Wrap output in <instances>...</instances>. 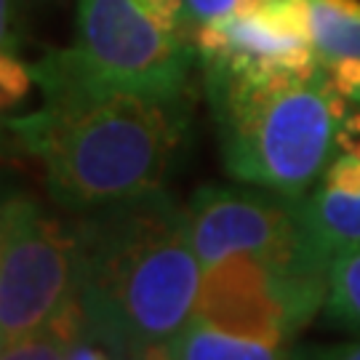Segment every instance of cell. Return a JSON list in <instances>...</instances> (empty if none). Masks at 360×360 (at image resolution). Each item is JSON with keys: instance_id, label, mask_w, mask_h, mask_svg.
I'll use <instances>...</instances> for the list:
<instances>
[{"instance_id": "cell-1", "label": "cell", "mask_w": 360, "mask_h": 360, "mask_svg": "<svg viewBox=\"0 0 360 360\" xmlns=\"http://www.w3.org/2000/svg\"><path fill=\"white\" fill-rule=\"evenodd\" d=\"M30 70L43 104L6 129L40 163L56 206L83 214L166 184L190 134V94L102 86L53 51Z\"/></svg>"}, {"instance_id": "cell-22", "label": "cell", "mask_w": 360, "mask_h": 360, "mask_svg": "<svg viewBox=\"0 0 360 360\" xmlns=\"http://www.w3.org/2000/svg\"><path fill=\"white\" fill-rule=\"evenodd\" d=\"M3 342H6V336H3V331H0V347H3Z\"/></svg>"}, {"instance_id": "cell-12", "label": "cell", "mask_w": 360, "mask_h": 360, "mask_svg": "<svg viewBox=\"0 0 360 360\" xmlns=\"http://www.w3.org/2000/svg\"><path fill=\"white\" fill-rule=\"evenodd\" d=\"M43 328H46L56 342H62V345L70 349L89 339V315H86V307H83V302H80L77 288L72 294H67L65 299L56 304V309L49 315V321L43 323Z\"/></svg>"}, {"instance_id": "cell-5", "label": "cell", "mask_w": 360, "mask_h": 360, "mask_svg": "<svg viewBox=\"0 0 360 360\" xmlns=\"http://www.w3.org/2000/svg\"><path fill=\"white\" fill-rule=\"evenodd\" d=\"M328 272L238 254L206 267L193 318L219 331L288 347L323 309Z\"/></svg>"}, {"instance_id": "cell-2", "label": "cell", "mask_w": 360, "mask_h": 360, "mask_svg": "<svg viewBox=\"0 0 360 360\" xmlns=\"http://www.w3.org/2000/svg\"><path fill=\"white\" fill-rule=\"evenodd\" d=\"M77 294L89 339L112 360L168 342L200 288L187 214L160 187L77 214Z\"/></svg>"}, {"instance_id": "cell-9", "label": "cell", "mask_w": 360, "mask_h": 360, "mask_svg": "<svg viewBox=\"0 0 360 360\" xmlns=\"http://www.w3.org/2000/svg\"><path fill=\"white\" fill-rule=\"evenodd\" d=\"M168 347L174 360H291V352L285 347L224 334L195 318L168 339Z\"/></svg>"}, {"instance_id": "cell-19", "label": "cell", "mask_w": 360, "mask_h": 360, "mask_svg": "<svg viewBox=\"0 0 360 360\" xmlns=\"http://www.w3.org/2000/svg\"><path fill=\"white\" fill-rule=\"evenodd\" d=\"M326 70L339 94H345L347 99H352L360 91V59H336V62H328Z\"/></svg>"}, {"instance_id": "cell-13", "label": "cell", "mask_w": 360, "mask_h": 360, "mask_svg": "<svg viewBox=\"0 0 360 360\" xmlns=\"http://www.w3.org/2000/svg\"><path fill=\"white\" fill-rule=\"evenodd\" d=\"M32 70L16 51H0V110H11L32 89Z\"/></svg>"}, {"instance_id": "cell-11", "label": "cell", "mask_w": 360, "mask_h": 360, "mask_svg": "<svg viewBox=\"0 0 360 360\" xmlns=\"http://www.w3.org/2000/svg\"><path fill=\"white\" fill-rule=\"evenodd\" d=\"M323 321L328 328L360 336V243L345 248L331 262Z\"/></svg>"}, {"instance_id": "cell-3", "label": "cell", "mask_w": 360, "mask_h": 360, "mask_svg": "<svg viewBox=\"0 0 360 360\" xmlns=\"http://www.w3.org/2000/svg\"><path fill=\"white\" fill-rule=\"evenodd\" d=\"M221 160L232 179L304 198L339 150L349 99L315 72L203 59Z\"/></svg>"}, {"instance_id": "cell-7", "label": "cell", "mask_w": 360, "mask_h": 360, "mask_svg": "<svg viewBox=\"0 0 360 360\" xmlns=\"http://www.w3.org/2000/svg\"><path fill=\"white\" fill-rule=\"evenodd\" d=\"M302 198L264 187L206 184L187 203V232L203 270L238 254L270 259L278 264H304L328 272L307 251L302 227Z\"/></svg>"}, {"instance_id": "cell-6", "label": "cell", "mask_w": 360, "mask_h": 360, "mask_svg": "<svg viewBox=\"0 0 360 360\" xmlns=\"http://www.w3.org/2000/svg\"><path fill=\"white\" fill-rule=\"evenodd\" d=\"M77 288V227L35 198H8L0 245V331L6 342L43 328L56 304Z\"/></svg>"}, {"instance_id": "cell-18", "label": "cell", "mask_w": 360, "mask_h": 360, "mask_svg": "<svg viewBox=\"0 0 360 360\" xmlns=\"http://www.w3.org/2000/svg\"><path fill=\"white\" fill-rule=\"evenodd\" d=\"M240 0H184L187 6V19L193 25H208V22H221L235 13Z\"/></svg>"}, {"instance_id": "cell-14", "label": "cell", "mask_w": 360, "mask_h": 360, "mask_svg": "<svg viewBox=\"0 0 360 360\" xmlns=\"http://www.w3.org/2000/svg\"><path fill=\"white\" fill-rule=\"evenodd\" d=\"M67 355L70 347L56 342L46 328H38L8 342V349L0 355V360H67Z\"/></svg>"}, {"instance_id": "cell-10", "label": "cell", "mask_w": 360, "mask_h": 360, "mask_svg": "<svg viewBox=\"0 0 360 360\" xmlns=\"http://www.w3.org/2000/svg\"><path fill=\"white\" fill-rule=\"evenodd\" d=\"M309 30L323 65L360 59V0H309Z\"/></svg>"}, {"instance_id": "cell-16", "label": "cell", "mask_w": 360, "mask_h": 360, "mask_svg": "<svg viewBox=\"0 0 360 360\" xmlns=\"http://www.w3.org/2000/svg\"><path fill=\"white\" fill-rule=\"evenodd\" d=\"M323 184L331 190L360 195V158L349 153L334 155V160L328 163L323 174Z\"/></svg>"}, {"instance_id": "cell-17", "label": "cell", "mask_w": 360, "mask_h": 360, "mask_svg": "<svg viewBox=\"0 0 360 360\" xmlns=\"http://www.w3.org/2000/svg\"><path fill=\"white\" fill-rule=\"evenodd\" d=\"M291 360H360V339L339 345H307L294 349Z\"/></svg>"}, {"instance_id": "cell-20", "label": "cell", "mask_w": 360, "mask_h": 360, "mask_svg": "<svg viewBox=\"0 0 360 360\" xmlns=\"http://www.w3.org/2000/svg\"><path fill=\"white\" fill-rule=\"evenodd\" d=\"M67 360H112V358H110V352L102 345L86 339V342H80V345H75V347L70 349Z\"/></svg>"}, {"instance_id": "cell-15", "label": "cell", "mask_w": 360, "mask_h": 360, "mask_svg": "<svg viewBox=\"0 0 360 360\" xmlns=\"http://www.w3.org/2000/svg\"><path fill=\"white\" fill-rule=\"evenodd\" d=\"M30 0H0V51L22 49Z\"/></svg>"}, {"instance_id": "cell-21", "label": "cell", "mask_w": 360, "mask_h": 360, "mask_svg": "<svg viewBox=\"0 0 360 360\" xmlns=\"http://www.w3.org/2000/svg\"><path fill=\"white\" fill-rule=\"evenodd\" d=\"M131 360H174V355H171L168 342H158V345H150V347H144L142 352H136Z\"/></svg>"}, {"instance_id": "cell-4", "label": "cell", "mask_w": 360, "mask_h": 360, "mask_svg": "<svg viewBox=\"0 0 360 360\" xmlns=\"http://www.w3.org/2000/svg\"><path fill=\"white\" fill-rule=\"evenodd\" d=\"M193 49L187 32L158 22L144 0H77L75 43L53 53L102 86L187 94Z\"/></svg>"}, {"instance_id": "cell-8", "label": "cell", "mask_w": 360, "mask_h": 360, "mask_svg": "<svg viewBox=\"0 0 360 360\" xmlns=\"http://www.w3.org/2000/svg\"><path fill=\"white\" fill-rule=\"evenodd\" d=\"M299 211L307 251L323 267L331 270L336 254L360 243V195L323 184L321 190L307 193L299 200Z\"/></svg>"}]
</instances>
